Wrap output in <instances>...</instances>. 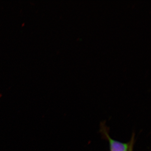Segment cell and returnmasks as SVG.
<instances>
[{
  "instance_id": "cell-1",
  "label": "cell",
  "mask_w": 151,
  "mask_h": 151,
  "mask_svg": "<svg viewBox=\"0 0 151 151\" xmlns=\"http://www.w3.org/2000/svg\"><path fill=\"white\" fill-rule=\"evenodd\" d=\"M104 131V134L109 142L110 151H129L131 146L134 144L133 138L130 143H122L112 139L106 131Z\"/></svg>"
},
{
  "instance_id": "cell-2",
  "label": "cell",
  "mask_w": 151,
  "mask_h": 151,
  "mask_svg": "<svg viewBox=\"0 0 151 151\" xmlns=\"http://www.w3.org/2000/svg\"><path fill=\"white\" fill-rule=\"evenodd\" d=\"M133 145H134V144H133ZM133 145H132V146H131V148H130L129 150V151H133Z\"/></svg>"
}]
</instances>
